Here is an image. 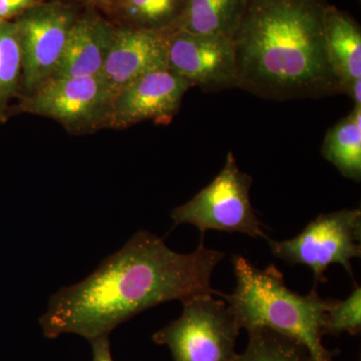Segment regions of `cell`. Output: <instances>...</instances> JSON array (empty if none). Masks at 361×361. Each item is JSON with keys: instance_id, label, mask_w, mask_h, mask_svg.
Wrapping results in <instances>:
<instances>
[{"instance_id": "1", "label": "cell", "mask_w": 361, "mask_h": 361, "mask_svg": "<svg viewBox=\"0 0 361 361\" xmlns=\"http://www.w3.org/2000/svg\"><path fill=\"white\" fill-rule=\"evenodd\" d=\"M223 258L203 239L192 253L180 254L152 233H135L89 277L52 295L39 319L42 332L92 341L159 304L214 293L211 278Z\"/></svg>"}, {"instance_id": "2", "label": "cell", "mask_w": 361, "mask_h": 361, "mask_svg": "<svg viewBox=\"0 0 361 361\" xmlns=\"http://www.w3.org/2000/svg\"><path fill=\"white\" fill-rule=\"evenodd\" d=\"M329 0H251L238 32V89L272 101L341 94L325 39Z\"/></svg>"}, {"instance_id": "3", "label": "cell", "mask_w": 361, "mask_h": 361, "mask_svg": "<svg viewBox=\"0 0 361 361\" xmlns=\"http://www.w3.org/2000/svg\"><path fill=\"white\" fill-rule=\"evenodd\" d=\"M236 289L223 294L240 329L266 327L296 339L314 361H334V351L322 344L323 325L331 300L320 298L315 289L299 295L285 285L275 266L259 269L242 256L233 257Z\"/></svg>"}, {"instance_id": "4", "label": "cell", "mask_w": 361, "mask_h": 361, "mask_svg": "<svg viewBox=\"0 0 361 361\" xmlns=\"http://www.w3.org/2000/svg\"><path fill=\"white\" fill-rule=\"evenodd\" d=\"M115 94L101 75L49 78L30 94L18 97L11 116H45L68 132L87 135L110 128Z\"/></svg>"}, {"instance_id": "5", "label": "cell", "mask_w": 361, "mask_h": 361, "mask_svg": "<svg viewBox=\"0 0 361 361\" xmlns=\"http://www.w3.org/2000/svg\"><path fill=\"white\" fill-rule=\"evenodd\" d=\"M216 291V290H215ZM214 293L182 301L183 313L154 334L174 361H234L240 329L226 301Z\"/></svg>"}, {"instance_id": "6", "label": "cell", "mask_w": 361, "mask_h": 361, "mask_svg": "<svg viewBox=\"0 0 361 361\" xmlns=\"http://www.w3.org/2000/svg\"><path fill=\"white\" fill-rule=\"evenodd\" d=\"M253 179L242 172L231 152L215 179L191 200L171 213L175 226L190 224L202 234L208 230L237 232L254 238L267 239L263 224L252 207Z\"/></svg>"}, {"instance_id": "7", "label": "cell", "mask_w": 361, "mask_h": 361, "mask_svg": "<svg viewBox=\"0 0 361 361\" xmlns=\"http://www.w3.org/2000/svg\"><path fill=\"white\" fill-rule=\"evenodd\" d=\"M266 241L275 257L290 265L310 267L315 284L327 281L325 272L334 264L341 265L353 278L351 260L361 256V211L344 209L322 214L295 238Z\"/></svg>"}, {"instance_id": "8", "label": "cell", "mask_w": 361, "mask_h": 361, "mask_svg": "<svg viewBox=\"0 0 361 361\" xmlns=\"http://www.w3.org/2000/svg\"><path fill=\"white\" fill-rule=\"evenodd\" d=\"M80 11L63 0H47L13 20L23 51L20 96L30 94L54 75Z\"/></svg>"}, {"instance_id": "9", "label": "cell", "mask_w": 361, "mask_h": 361, "mask_svg": "<svg viewBox=\"0 0 361 361\" xmlns=\"http://www.w3.org/2000/svg\"><path fill=\"white\" fill-rule=\"evenodd\" d=\"M168 70L205 92L238 89L234 39L176 30L169 33Z\"/></svg>"}, {"instance_id": "10", "label": "cell", "mask_w": 361, "mask_h": 361, "mask_svg": "<svg viewBox=\"0 0 361 361\" xmlns=\"http://www.w3.org/2000/svg\"><path fill=\"white\" fill-rule=\"evenodd\" d=\"M191 87L168 68L151 71L116 94L110 128L128 129L146 121L168 125L179 113L183 99Z\"/></svg>"}, {"instance_id": "11", "label": "cell", "mask_w": 361, "mask_h": 361, "mask_svg": "<svg viewBox=\"0 0 361 361\" xmlns=\"http://www.w3.org/2000/svg\"><path fill=\"white\" fill-rule=\"evenodd\" d=\"M170 32H156L116 25L108 58L101 75L114 94L137 78L166 70Z\"/></svg>"}, {"instance_id": "12", "label": "cell", "mask_w": 361, "mask_h": 361, "mask_svg": "<svg viewBox=\"0 0 361 361\" xmlns=\"http://www.w3.org/2000/svg\"><path fill=\"white\" fill-rule=\"evenodd\" d=\"M116 25L94 8H82L71 27L65 51L51 78L101 75Z\"/></svg>"}, {"instance_id": "13", "label": "cell", "mask_w": 361, "mask_h": 361, "mask_svg": "<svg viewBox=\"0 0 361 361\" xmlns=\"http://www.w3.org/2000/svg\"><path fill=\"white\" fill-rule=\"evenodd\" d=\"M325 39L341 94L361 104V27L350 13L330 6L325 14Z\"/></svg>"}, {"instance_id": "14", "label": "cell", "mask_w": 361, "mask_h": 361, "mask_svg": "<svg viewBox=\"0 0 361 361\" xmlns=\"http://www.w3.org/2000/svg\"><path fill=\"white\" fill-rule=\"evenodd\" d=\"M187 0H116L104 16L123 27L171 32L178 30Z\"/></svg>"}, {"instance_id": "15", "label": "cell", "mask_w": 361, "mask_h": 361, "mask_svg": "<svg viewBox=\"0 0 361 361\" xmlns=\"http://www.w3.org/2000/svg\"><path fill=\"white\" fill-rule=\"evenodd\" d=\"M251 0H187L178 30L234 39Z\"/></svg>"}, {"instance_id": "16", "label": "cell", "mask_w": 361, "mask_h": 361, "mask_svg": "<svg viewBox=\"0 0 361 361\" xmlns=\"http://www.w3.org/2000/svg\"><path fill=\"white\" fill-rule=\"evenodd\" d=\"M322 153L343 177L360 182L361 106H353L348 116L329 130Z\"/></svg>"}, {"instance_id": "17", "label": "cell", "mask_w": 361, "mask_h": 361, "mask_svg": "<svg viewBox=\"0 0 361 361\" xmlns=\"http://www.w3.org/2000/svg\"><path fill=\"white\" fill-rule=\"evenodd\" d=\"M23 51L14 21L0 23V123L11 118L13 102L20 97Z\"/></svg>"}, {"instance_id": "18", "label": "cell", "mask_w": 361, "mask_h": 361, "mask_svg": "<svg viewBox=\"0 0 361 361\" xmlns=\"http://www.w3.org/2000/svg\"><path fill=\"white\" fill-rule=\"evenodd\" d=\"M248 334L245 351L234 361H314L302 343L274 330L258 327Z\"/></svg>"}, {"instance_id": "19", "label": "cell", "mask_w": 361, "mask_h": 361, "mask_svg": "<svg viewBox=\"0 0 361 361\" xmlns=\"http://www.w3.org/2000/svg\"><path fill=\"white\" fill-rule=\"evenodd\" d=\"M361 330V289L355 290L343 301L331 300L326 311L323 336H339L344 332L357 336Z\"/></svg>"}, {"instance_id": "20", "label": "cell", "mask_w": 361, "mask_h": 361, "mask_svg": "<svg viewBox=\"0 0 361 361\" xmlns=\"http://www.w3.org/2000/svg\"><path fill=\"white\" fill-rule=\"evenodd\" d=\"M47 0H0V23L13 21Z\"/></svg>"}, {"instance_id": "21", "label": "cell", "mask_w": 361, "mask_h": 361, "mask_svg": "<svg viewBox=\"0 0 361 361\" xmlns=\"http://www.w3.org/2000/svg\"><path fill=\"white\" fill-rule=\"evenodd\" d=\"M90 342L92 345V361H114L109 336L97 337Z\"/></svg>"}, {"instance_id": "22", "label": "cell", "mask_w": 361, "mask_h": 361, "mask_svg": "<svg viewBox=\"0 0 361 361\" xmlns=\"http://www.w3.org/2000/svg\"><path fill=\"white\" fill-rule=\"evenodd\" d=\"M68 4L80 7V8H94L106 14L116 0H63Z\"/></svg>"}]
</instances>
